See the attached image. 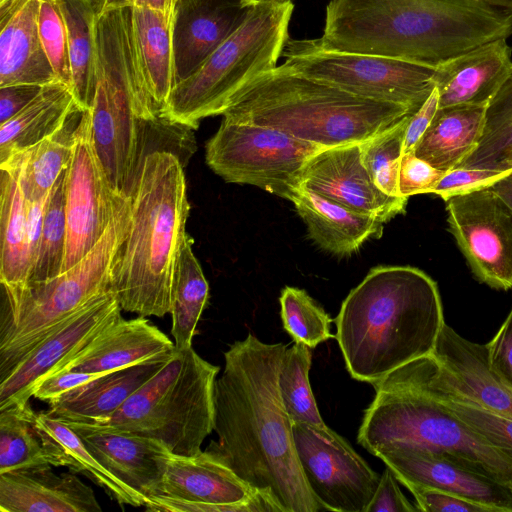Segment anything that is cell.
Returning a JSON list of instances; mask_svg holds the SVG:
<instances>
[{"instance_id": "1", "label": "cell", "mask_w": 512, "mask_h": 512, "mask_svg": "<svg viewBox=\"0 0 512 512\" xmlns=\"http://www.w3.org/2000/svg\"><path fill=\"white\" fill-rule=\"evenodd\" d=\"M286 349L253 334L230 345L214 386L217 440L207 450L280 512L326 511L307 485L280 397L278 377Z\"/></svg>"}, {"instance_id": "2", "label": "cell", "mask_w": 512, "mask_h": 512, "mask_svg": "<svg viewBox=\"0 0 512 512\" xmlns=\"http://www.w3.org/2000/svg\"><path fill=\"white\" fill-rule=\"evenodd\" d=\"M512 15L444 0H330L315 44L436 69L484 43L508 39Z\"/></svg>"}, {"instance_id": "3", "label": "cell", "mask_w": 512, "mask_h": 512, "mask_svg": "<svg viewBox=\"0 0 512 512\" xmlns=\"http://www.w3.org/2000/svg\"><path fill=\"white\" fill-rule=\"evenodd\" d=\"M444 324L430 276L411 266H378L343 301L335 338L351 377L373 384L431 355Z\"/></svg>"}, {"instance_id": "4", "label": "cell", "mask_w": 512, "mask_h": 512, "mask_svg": "<svg viewBox=\"0 0 512 512\" xmlns=\"http://www.w3.org/2000/svg\"><path fill=\"white\" fill-rule=\"evenodd\" d=\"M129 197V223L113 259L110 289L122 310L163 317L171 311L190 211L181 158L165 149L147 153Z\"/></svg>"}, {"instance_id": "5", "label": "cell", "mask_w": 512, "mask_h": 512, "mask_svg": "<svg viewBox=\"0 0 512 512\" xmlns=\"http://www.w3.org/2000/svg\"><path fill=\"white\" fill-rule=\"evenodd\" d=\"M412 113L406 106L349 93L281 64L244 84L222 116L329 148L361 143Z\"/></svg>"}, {"instance_id": "6", "label": "cell", "mask_w": 512, "mask_h": 512, "mask_svg": "<svg viewBox=\"0 0 512 512\" xmlns=\"http://www.w3.org/2000/svg\"><path fill=\"white\" fill-rule=\"evenodd\" d=\"M95 47L92 142L112 190L129 196L149 153L147 128L160 118L136 60L130 6L98 15Z\"/></svg>"}, {"instance_id": "7", "label": "cell", "mask_w": 512, "mask_h": 512, "mask_svg": "<svg viewBox=\"0 0 512 512\" xmlns=\"http://www.w3.org/2000/svg\"><path fill=\"white\" fill-rule=\"evenodd\" d=\"M357 441L374 456L384 450H424L512 486V459L429 394L388 376L374 382Z\"/></svg>"}, {"instance_id": "8", "label": "cell", "mask_w": 512, "mask_h": 512, "mask_svg": "<svg viewBox=\"0 0 512 512\" xmlns=\"http://www.w3.org/2000/svg\"><path fill=\"white\" fill-rule=\"evenodd\" d=\"M129 217L130 197L122 196L104 235L77 264L47 281L3 291L0 379L66 319L110 290L113 259Z\"/></svg>"}, {"instance_id": "9", "label": "cell", "mask_w": 512, "mask_h": 512, "mask_svg": "<svg viewBox=\"0 0 512 512\" xmlns=\"http://www.w3.org/2000/svg\"><path fill=\"white\" fill-rule=\"evenodd\" d=\"M293 10L291 0L254 4L242 25L173 87L160 117L196 129L200 120L222 115L244 84L277 66Z\"/></svg>"}, {"instance_id": "10", "label": "cell", "mask_w": 512, "mask_h": 512, "mask_svg": "<svg viewBox=\"0 0 512 512\" xmlns=\"http://www.w3.org/2000/svg\"><path fill=\"white\" fill-rule=\"evenodd\" d=\"M218 372L192 346L175 348L167 363L109 418L94 424L155 439L173 454L193 455L213 431Z\"/></svg>"}, {"instance_id": "11", "label": "cell", "mask_w": 512, "mask_h": 512, "mask_svg": "<svg viewBox=\"0 0 512 512\" xmlns=\"http://www.w3.org/2000/svg\"><path fill=\"white\" fill-rule=\"evenodd\" d=\"M322 149L275 128L223 118L206 144V163L226 182L291 201L307 163Z\"/></svg>"}, {"instance_id": "12", "label": "cell", "mask_w": 512, "mask_h": 512, "mask_svg": "<svg viewBox=\"0 0 512 512\" xmlns=\"http://www.w3.org/2000/svg\"><path fill=\"white\" fill-rule=\"evenodd\" d=\"M282 55L283 64L298 74L413 112L435 88L433 68L376 55L329 51L313 39H288Z\"/></svg>"}, {"instance_id": "13", "label": "cell", "mask_w": 512, "mask_h": 512, "mask_svg": "<svg viewBox=\"0 0 512 512\" xmlns=\"http://www.w3.org/2000/svg\"><path fill=\"white\" fill-rule=\"evenodd\" d=\"M165 512H280L209 450L169 453L160 492L145 505Z\"/></svg>"}, {"instance_id": "14", "label": "cell", "mask_w": 512, "mask_h": 512, "mask_svg": "<svg viewBox=\"0 0 512 512\" xmlns=\"http://www.w3.org/2000/svg\"><path fill=\"white\" fill-rule=\"evenodd\" d=\"M305 480L326 511L366 512L380 476L325 425L292 423Z\"/></svg>"}, {"instance_id": "15", "label": "cell", "mask_w": 512, "mask_h": 512, "mask_svg": "<svg viewBox=\"0 0 512 512\" xmlns=\"http://www.w3.org/2000/svg\"><path fill=\"white\" fill-rule=\"evenodd\" d=\"M449 230L474 275L495 289L512 288V212L490 187L449 198Z\"/></svg>"}, {"instance_id": "16", "label": "cell", "mask_w": 512, "mask_h": 512, "mask_svg": "<svg viewBox=\"0 0 512 512\" xmlns=\"http://www.w3.org/2000/svg\"><path fill=\"white\" fill-rule=\"evenodd\" d=\"M116 194L95 152L89 110L75 133L66 176L67 236L62 272L84 258L107 230L121 197Z\"/></svg>"}, {"instance_id": "17", "label": "cell", "mask_w": 512, "mask_h": 512, "mask_svg": "<svg viewBox=\"0 0 512 512\" xmlns=\"http://www.w3.org/2000/svg\"><path fill=\"white\" fill-rule=\"evenodd\" d=\"M112 292L95 297L43 338L0 380V410L29 402L44 377L85 348L100 332L122 317Z\"/></svg>"}, {"instance_id": "18", "label": "cell", "mask_w": 512, "mask_h": 512, "mask_svg": "<svg viewBox=\"0 0 512 512\" xmlns=\"http://www.w3.org/2000/svg\"><path fill=\"white\" fill-rule=\"evenodd\" d=\"M414 361L442 388L512 419V389L492 370L486 344L463 338L445 323L433 353Z\"/></svg>"}, {"instance_id": "19", "label": "cell", "mask_w": 512, "mask_h": 512, "mask_svg": "<svg viewBox=\"0 0 512 512\" xmlns=\"http://www.w3.org/2000/svg\"><path fill=\"white\" fill-rule=\"evenodd\" d=\"M302 185L383 223L404 213L408 200L387 195L375 185L362 162L360 143L319 151L307 163Z\"/></svg>"}, {"instance_id": "20", "label": "cell", "mask_w": 512, "mask_h": 512, "mask_svg": "<svg viewBox=\"0 0 512 512\" xmlns=\"http://www.w3.org/2000/svg\"><path fill=\"white\" fill-rule=\"evenodd\" d=\"M375 456L405 486L438 489L491 506L497 512H512V486L452 458L408 448L384 450Z\"/></svg>"}, {"instance_id": "21", "label": "cell", "mask_w": 512, "mask_h": 512, "mask_svg": "<svg viewBox=\"0 0 512 512\" xmlns=\"http://www.w3.org/2000/svg\"><path fill=\"white\" fill-rule=\"evenodd\" d=\"M64 422L108 471L145 500V505L159 494L170 453L164 444L104 425Z\"/></svg>"}, {"instance_id": "22", "label": "cell", "mask_w": 512, "mask_h": 512, "mask_svg": "<svg viewBox=\"0 0 512 512\" xmlns=\"http://www.w3.org/2000/svg\"><path fill=\"white\" fill-rule=\"evenodd\" d=\"M245 0H178L173 16L174 86L194 73L245 21Z\"/></svg>"}, {"instance_id": "23", "label": "cell", "mask_w": 512, "mask_h": 512, "mask_svg": "<svg viewBox=\"0 0 512 512\" xmlns=\"http://www.w3.org/2000/svg\"><path fill=\"white\" fill-rule=\"evenodd\" d=\"M512 72V47L501 38L454 57L434 71L439 108L487 106Z\"/></svg>"}, {"instance_id": "24", "label": "cell", "mask_w": 512, "mask_h": 512, "mask_svg": "<svg viewBox=\"0 0 512 512\" xmlns=\"http://www.w3.org/2000/svg\"><path fill=\"white\" fill-rule=\"evenodd\" d=\"M40 0H0V87L58 82L38 28Z\"/></svg>"}, {"instance_id": "25", "label": "cell", "mask_w": 512, "mask_h": 512, "mask_svg": "<svg viewBox=\"0 0 512 512\" xmlns=\"http://www.w3.org/2000/svg\"><path fill=\"white\" fill-rule=\"evenodd\" d=\"M174 350V342L146 317L130 320L121 317L51 374L60 371L107 373Z\"/></svg>"}, {"instance_id": "26", "label": "cell", "mask_w": 512, "mask_h": 512, "mask_svg": "<svg viewBox=\"0 0 512 512\" xmlns=\"http://www.w3.org/2000/svg\"><path fill=\"white\" fill-rule=\"evenodd\" d=\"M93 490L73 472L51 466L0 474L1 512H99Z\"/></svg>"}, {"instance_id": "27", "label": "cell", "mask_w": 512, "mask_h": 512, "mask_svg": "<svg viewBox=\"0 0 512 512\" xmlns=\"http://www.w3.org/2000/svg\"><path fill=\"white\" fill-rule=\"evenodd\" d=\"M173 352L101 374L50 401L46 412L67 422L106 420L167 363Z\"/></svg>"}, {"instance_id": "28", "label": "cell", "mask_w": 512, "mask_h": 512, "mask_svg": "<svg viewBox=\"0 0 512 512\" xmlns=\"http://www.w3.org/2000/svg\"><path fill=\"white\" fill-rule=\"evenodd\" d=\"M291 202L305 222L309 237L332 254L350 255L368 239L382 234L383 222L355 213L304 185Z\"/></svg>"}, {"instance_id": "29", "label": "cell", "mask_w": 512, "mask_h": 512, "mask_svg": "<svg viewBox=\"0 0 512 512\" xmlns=\"http://www.w3.org/2000/svg\"><path fill=\"white\" fill-rule=\"evenodd\" d=\"M0 168V283L8 292L27 284L31 259L19 160L12 156Z\"/></svg>"}, {"instance_id": "30", "label": "cell", "mask_w": 512, "mask_h": 512, "mask_svg": "<svg viewBox=\"0 0 512 512\" xmlns=\"http://www.w3.org/2000/svg\"><path fill=\"white\" fill-rule=\"evenodd\" d=\"M173 16L131 7V36L136 60L159 115L175 83Z\"/></svg>"}, {"instance_id": "31", "label": "cell", "mask_w": 512, "mask_h": 512, "mask_svg": "<svg viewBox=\"0 0 512 512\" xmlns=\"http://www.w3.org/2000/svg\"><path fill=\"white\" fill-rule=\"evenodd\" d=\"M487 106L438 108L414 154L444 172L459 167L478 146Z\"/></svg>"}, {"instance_id": "32", "label": "cell", "mask_w": 512, "mask_h": 512, "mask_svg": "<svg viewBox=\"0 0 512 512\" xmlns=\"http://www.w3.org/2000/svg\"><path fill=\"white\" fill-rule=\"evenodd\" d=\"M34 426L56 467L85 475L120 505L145 506V500L108 471L67 423L42 411L35 412Z\"/></svg>"}, {"instance_id": "33", "label": "cell", "mask_w": 512, "mask_h": 512, "mask_svg": "<svg viewBox=\"0 0 512 512\" xmlns=\"http://www.w3.org/2000/svg\"><path fill=\"white\" fill-rule=\"evenodd\" d=\"M76 104L65 84L45 85L30 104L0 125V164L54 133Z\"/></svg>"}, {"instance_id": "34", "label": "cell", "mask_w": 512, "mask_h": 512, "mask_svg": "<svg viewBox=\"0 0 512 512\" xmlns=\"http://www.w3.org/2000/svg\"><path fill=\"white\" fill-rule=\"evenodd\" d=\"M78 104L63 124L32 148L16 154L20 180L27 201L38 200L51 191L73 156L75 133L84 113Z\"/></svg>"}, {"instance_id": "35", "label": "cell", "mask_w": 512, "mask_h": 512, "mask_svg": "<svg viewBox=\"0 0 512 512\" xmlns=\"http://www.w3.org/2000/svg\"><path fill=\"white\" fill-rule=\"evenodd\" d=\"M66 26L71 67V91L84 110L95 90V27L98 14L91 0H57Z\"/></svg>"}, {"instance_id": "36", "label": "cell", "mask_w": 512, "mask_h": 512, "mask_svg": "<svg viewBox=\"0 0 512 512\" xmlns=\"http://www.w3.org/2000/svg\"><path fill=\"white\" fill-rule=\"evenodd\" d=\"M386 376L421 390L440 401L448 410L512 459V419L487 411L442 388L415 363L393 370Z\"/></svg>"}, {"instance_id": "37", "label": "cell", "mask_w": 512, "mask_h": 512, "mask_svg": "<svg viewBox=\"0 0 512 512\" xmlns=\"http://www.w3.org/2000/svg\"><path fill=\"white\" fill-rule=\"evenodd\" d=\"M192 244L193 239L187 234L180 248L172 288L171 334L178 350L192 346L209 297V285L193 253Z\"/></svg>"}, {"instance_id": "38", "label": "cell", "mask_w": 512, "mask_h": 512, "mask_svg": "<svg viewBox=\"0 0 512 512\" xmlns=\"http://www.w3.org/2000/svg\"><path fill=\"white\" fill-rule=\"evenodd\" d=\"M30 403H17L0 410V474L55 466L34 426Z\"/></svg>"}, {"instance_id": "39", "label": "cell", "mask_w": 512, "mask_h": 512, "mask_svg": "<svg viewBox=\"0 0 512 512\" xmlns=\"http://www.w3.org/2000/svg\"><path fill=\"white\" fill-rule=\"evenodd\" d=\"M459 167L512 170V72L486 108L478 146Z\"/></svg>"}, {"instance_id": "40", "label": "cell", "mask_w": 512, "mask_h": 512, "mask_svg": "<svg viewBox=\"0 0 512 512\" xmlns=\"http://www.w3.org/2000/svg\"><path fill=\"white\" fill-rule=\"evenodd\" d=\"M66 176L67 168L47 198L39 249L26 285L44 282L62 273L67 236Z\"/></svg>"}, {"instance_id": "41", "label": "cell", "mask_w": 512, "mask_h": 512, "mask_svg": "<svg viewBox=\"0 0 512 512\" xmlns=\"http://www.w3.org/2000/svg\"><path fill=\"white\" fill-rule=\"evenodd\" d=\"M311 357L302 343L286 349L278 377L280 397L292 423L325 425L310 386Z\"/></svg>"}, {"instance_id": "42", "label": "cell", "mask_w": 512, "mask_h": 512, "mask_svg": "<svg viewBox=\"0 0 512 512\" xmlns=\"http://www.w3.org/2000/svg\"><path fill=\"white\" fill-rule=\"evenodd\" d=\"M360 143L361 159L375 185L384 193L402 197L398 180L409 116Z\"/></svg>"}, {"instance_id": "43", "label": "cell", "mask_w": 512, "mask_h": 512, "mask_svg": "<svg viewBox=\"0 0 512 512\" xmlns=\"http://www.w3.org/2000/svg\"><path fill=\"white\" fill-rule=\"evenodd\" d=\"M279 301L283 327L295 342L315 348L335 337L330 331L332 319L305 290L286 286Z\"/></svg>"}, {"instance_id": "44", "label": "cell", "mask_w": 512, "mask_h": 512, "mask_svg": "<svg viewBox=\"0 0 512 512\" xmlns=\"http://www.w3.org/2000/svg\"><path fill=\"white\" fill-rule=\"evenodd\" d=\"M38 28L43 48L58 81L71 89L67 32L57 0H40Z\"/></svg>"}, {"instance_id": "45", "label": "cell", "mask_w": 512, "mask_h": 512, "mask_svg": "<svg viewBox=\"0 0 512 512\" xmlns=\"http://www.w3.org/2000/svg\"><path fill=\"white\" fill-rule=\"evenodd\" d=\"M510 171L456 167L444 173L433 194L446 201L457 195L490 187Z\"/></svg>"}, {"instance_id": "46", "label": "cell", "mask_w": 512, "mask_h": 512, "mask_svg": "<svg viewBox=\"0 0 512 512\" xmlns=\"http://www.w3.org/2000/svg\"><path fill=\"white\" fill-rule=\"evenodd\" d=\"M444 173L414 153L403 154L398 180L400 196L433 193Z\"/></svg>"}, {"instance_id": "47", "label": "cell", "mask_w": 512, "mask_h": 512, "mask_svg": "<svg viewBox=\"0 0 512 512\" xmlns=\"http://www.w3.org/2000/svg\"><path fill=\"white\" fill-rule=\"evenodd\" d=\"M419 511L424 512H497L493 507L433 488L407 485Z\"/></svg>"}, {"instance_id": "48", "label": "cell", "mask_w": 512, "mask_h": 512, "mask_svg": "<svg viewBox=\"0 0 512 512\" xmlns=\"http://www.w3.org/2000/svg\"><path fill=\"white\" fill-rule=\"evenodd\" d=\"M393 470L386 467L366 512H415L419 511L402 493Z\"/></svg>"}, {"instance_id": "49", "label": "cell", "mask_w": 512, "mask_h": 512, "mask_svg": "<svg viewBox=\"0 0 512 512\" xmlns=\"http://www.w3.org/2000/svg\"><path fill=\"white\" fill-rule=\"evenodd\" d=\"M486 345L492 370L512 389V309Z\"/></svg>"}, {"instance_id": "50", "label": "cell", "mask_w": 512, "mask_h": 512, "mask_svg": "<svg viewBox=\"0 0 512 512\" xmlns=\"http://www.w3.org/2000/svg\"><path fill=\"white\" fill-rule=\"evenodd\" d=\"M101 374L75 371H60L50 374L39 381L33 389V397L50 402L65 392L87 383Z\"/></svg>"}, {"instance_id": "51", "label": "cell", "mask_w": 512, "mask_h": 512, "mask_svg": "<svg viewBox=\"0 0 512 512\" xmlns=\"http://www.w3.org/2000/svg\"><path fill=\"white\" fill-rule=\"evenodd\" d=\"M438 102V91L434 88L420 108L409 116L404 135L403 154L414 153L439 108Z\"/></svg>"}, {"instance_id": "52", "label": "cell", "mask_w": 512, "mask_h": 512, "mask_svg": "<svg viewBox=\"0 0 512 512\" xmlns=\"http://www.w3.org/2000/svg\"><path fill=\"white\" fill-rule=\"evenodd\" d=\"M44 86L38 84H13L0 87V125L30 104Z\"/></svg>"}, {"instance_id": "53", "label": "cell", "mask_w": 512, "mask_h": 512, "mask_svg": "<svg viewBox=\"0 0 512 512\" xmlns=\"http://www.w3.org/2000/svg\"><path fill=\"white\" fill-rule=\"evenodd\" d=\"M50 193V192H49ZM49 194L38 200L27 201V231L31 269L37 257L42 232L44 210ZM31 272V270H30Z\"/></svg>"}, {"instance_id": "54", "label": "cell", "mask_w": 512, "mask_h": 512, "mask_svg": "<svg viewBox=\"0 0 512 512\" xmlns=\"http://www.w3.org/2000/svg\"><path fill=\"white\" fill-rule=\"evenodd\" d=\"M453 4L512 15V0H444Z\"/></svg>"}, {"instance_id": "55", "label": "cell", "mask_w": 512, "mask_h": 512, "mask_svg": "<svg viewBox=\"0 0 512 512\" xmlns=\"http://www.w3.org/2000/svg\"><path fill=\"white\" fill-rule=\"evenodd\" d=\"M490 188L512 212V170L493 183Z\"/></svg>"}, {"instance_id": "56", "label": "cell", "mask_w": 512, "mask_h": 512, "mask_svg": "<svg viewBox=\"0 0 512 512\" xmlns=\"http://www.w3.org/2000/svg\"><path fill=\"white\" fill-rule=\"evenodd\" d=\"M177 1L178 0H130V6L155 10L173 16Z\"/></svg>"}, {"instance_id": "57", "label": "cell", "mask_w": 512, "mask_h": 512, "mask_svg": "<svg viewBox=\"0 0 512 512\" xmlns=\"http://www.w3.org/2000/svg\"><path fill=\"white\" fill-rule=\"evenodd\" d=\"M98 15L113 9L130 6V0H91Z\"/></svg>"}, {"instance_id": "58", "label": "cell", "mask_w": 512, "mask_h": 512, "mask_svg": "<svg viewBox=\"0 0 512 512\" xmlns=\"http://www.w3.org/2000/svg\"><path fill=\"white\" fill-rule=\"evenodd\" d=\"M264 1H289V0H245V2L250 5H254L256 3L264 2Z\"/></svg>"}]
</instances>
